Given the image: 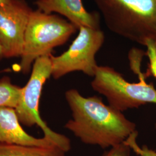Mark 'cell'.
Instances as JSON below:
<instances>
[{
	"label": "cell",
	"instance_id": "cell-1",
	"mask_svg": "<svg viewBox=\"0 0 156 156\" xmlns=\"http://www.w3.org/2000/svg\"><path fill=\"white\" fill-rule=\"evenodd\" d=\"M65 97L73 116L65 127L83 144L111 148L137 134L135 124L101 97H86L74 89L67 91Z\"/></svg>",
	"mask_w": 156,
	"mask_h": 156
},
{
	"label": "cell",
	"instance_id": "cell-2",
	"mask_svg": "<svg viewBox=\"0 0 156 156\" xmlns=\"http://www.w3.org/2000/svg\"><path fill=\"white\" fill-rule=\"evenodd\" d=\"M112 32L145 46L156 41V0H94Z\"/></svg>",
	"mask_w": 156,
	"mask_h": 156
},
{
	"label": "cell",
	"instance_id": "cell-3",
	"mask_svg": "<svg viewBox=\"0 0 156 156\" xmlns=\"http://www.w3.org/2000/svg\"><path fill=\"white\" fill-rule=\"evenodd\" d=\"M77 29L71 23L56 15L39 10L31 11L20 63L23 73H29L36 59L51 54L54 48L64 44Z\"/></svg>",
	"mask_w": 156,
	"mask_h": 156
},
{
	"label": "cell",
	"instance_id": "cell-4",
	"mask_svg": "<svg viewBox=\"0 0 156 156\" xmlns=\"http://www.w3.org/2000/svg\"><path fill=\"white\" fill-rule=\"evenodd\" d=\"M138 83H130L113 68L98 66L91 83L93 89L104 95L110 106L119 111L137 108L148 103L156 104V89L146 82L145 73L135 72Z\"/></svg>",
	"mask_w": 156,
	"mask_h": 156
},
{
	"label": "cell",
	"instance_id": "cell-5",
	"mask_svg": "<svg viewBox=\"0 0 156 156\" xmlns=\"http://www.w3.org/2000/svg\"><path fill=\"white\" fill-rule=\"evenodd\" d=\"M51 55L41 56L34 62L30 77L25 86L22 87L15 109L21 124L28 127L37 125L42 130L44 136L53 140L68 152L71 149L69 139L51 129L39 114V101L43 87L52 75Z\"/></svg>",
	"mask_w": 156,
	"mask_h": 156
},
{
	"label": "cell",
	"instance_id": "cell-6",
	"mask_svg": "<svg viewBox=\"0 0 156 156\" xmlns=\"http://www.w3.org/2000/svg\"><path fill=\"white\" fill-rule=\"evenodd\" d=\"M76 38L68 50L58 56L51 55L52 75L58 79L68 73L80 71L94 77L98 67L95 55L105 40V35L100 28L80 27Z\"/></svg>",
	"mask_w": 156,
	"mask_h": 156
},
{
	"label": "cell",
	"instance_id": "cell-7",
	"mask_svg": "<svg viewBox=\"0 0 156 156\" xmlns=\"http://www.w3.org/2000/svg\"><path fill=\"white\" fill-rule=\"evenodd\" d=\"M31 10L22 1L0 6V45L2 57H21Z\"/></svg>",
	"mask_w": 156,
	"mask_h": 156
},
{
	"label": "cell",
	"instance_id": "cell-8",
	"mask_svg": "<svg viewBox=\"0 0 156 156\" xmlns=\"http://www.w3.org/2000/svg\"><path fill=\"white\" fill-rule=\"evenodd\" d=\"M38 10L46 14L57 13L66 17L74 26L100 28V16L87 11L82 0H38Z\"/></svg>",
	"mask_w": 156,
	"mask_h": 156
},
{
	"label": "cell",
	"instance_id": "cell-9",
	"mask_svg": "<svg viewBox=\"0 0 156 156\" xmlns=\"http://www.w3.org/2000/svg\"><path fill=\"white\" fill-rule=\"evenodd\" d=\"M0 144L37 146H59L45 136L38 138L26 133L21 126L15 108L10 107H0Z\"/></svg>",
	"mask_w": 156,
	"mask_h": 156
},
{
	"label": "cell",
	"instance_id": "cell-10",
	"mask_svg": "<svg viewBox=\"0 0 156 156\" xmlns=\"http://www.w3.org/2000/svg\"><path fill=\"white\" fill-rule=\"evenodd\" d=\"M66 153L56 145L37 146L0 144V156H65Z\"/></svg>",
	"mask_w": 156,
	"mask_h": 156
},
{
	"label": "cell",
	"instance_id": "cell-11",
	"mask_svg": "<svg viewBox=\"0 0 156 156\" xmlns=\"http://www.w3.org/2000/svg\"><path fill=\"white\" fill-rule=\"evenodd\" d=\"M22 87L12 83L8 77L0 80V107L15 108L19 100Z\"/></svg>",
	"mask_w": 156,
	"mask_h": 156
},
{
	"label": "cell",
	"instance_id": "cell-12",
	"mask_svg": "<svg viewBox=\"0 0 156 156\" xmlns=\"http://www.w3.org/2000/svg\"><path fill=\"white\" fill-rule=\"evenodd\" d=\"M147 48L145 55L149 58V67L145 75L146 78L152 76L156 79V41L153 39H148L145 42Z\"/></svg>",
	"mask_w": 156,
	"mask_h": 156
},
{
	"label": "cell",
	"instance_id": "cell-13",
	"mask_svg": "<svg viewBox=\"0 0 156 156\" xmlns=\"http://www.w3.org/2000/svg\"><path fill=\"white\" fill-rule=\"evenodd\" d=\"M131 147L124 142L120 145L111 147L102 156H130Z\"/></svg>",
	"mask_w": 156,
	"mask_h": 156
},
{
	"label": "cell",
	"instance_id": "cell-14",
	"mask_svg": "<svg viewBox=\"0 0 156 156\" xmlns=\"http://www.w3.org/2000/svg\"><path fill=\"white\" fill-rule=\"evenodd\" d=\"M13 0H0V6L10 4Z\"/></svg>",
	"mask_w": 156,
	"mask_h": 156
},
{
	"label": "cell",
	"instance_id": "cell-15",
	"mask_svg": "<svg viewBox=\"0 0 156 156\" xmlns=\"http://www.w3.org/2000/svg\"><path fill=\"white\" fill-rule=\"evenodd\" d=\"M0 57H2V49L0 45Z\"/></svg>",
	"mask_w": 156,
	"mask_h": 156
},
{
	"label": "cell",
	"instance_id": "cell-16",
	"mask_svg": "<svg viewBox=\"0 0 156 156\" xmlns=\"http://www.w3.org/2000/svg\"></svg>",
	"mask_w": 156,
	"mask_h": 156
}]
</instances>
